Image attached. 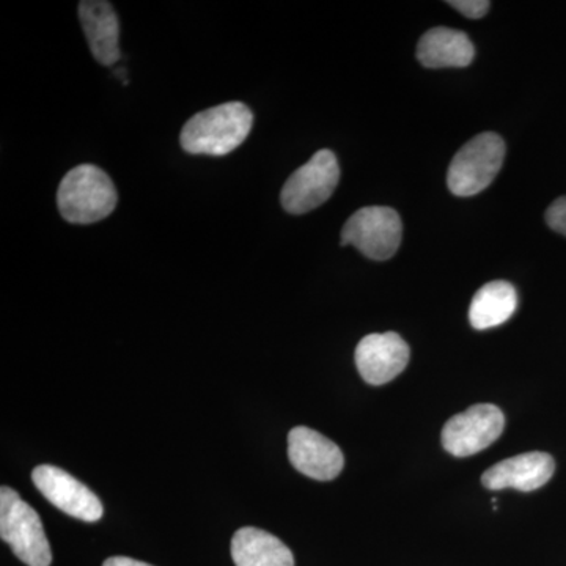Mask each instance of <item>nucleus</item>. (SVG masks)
I'll use <instances>...</instances> for the list:
<instances>
[{
	"mask_svg": "<svg viewBox=\"0 0 566 566\" xmlns=\"http://www.w3.org/2000/svg\"><path fill=\"white\" fill-rule=\"evenodd\" d=\"M0 536L25 565H51V546L39 513L9 486L0 488Z\"/></svg>",
	"mask_w": 566,
	"mask_h": 566,
	"instance_id": "nucleus-3",
	"label": "nucleus"
},
{
	"mask_svg": "<svg viewBox=\"0 0 566 566\" xmlns=\"http://www.w3.org/2000/svg\"><path fill=\"white\" fill-rule=\"evenodd\" d=\"M505 142L495 133H482L468 142L457 153L447 186L458 197H472L485 191L501 172L505 159Z\"/></svg>",
	"mask_w": 566,
	"mask_h": 566,
	"instance_id": "nucleus-4",
	"label": "nucleus"
},
{
	"mask_svg": "<svg viewBox=\"0 0 566 566\" xmlns=\"http://www.w3.org/2000/svg\"><path fill=\"white\" fill-rule=\"evenodd\" d=\"M475 50L464 32L434 28L417 44V59L427 69H463L474 61Z\"/></svg>",
	"mask_w": 566,
	"mask_h": 566,
	"instance_id": "nucleus-13",
	"label": "nucleus"
},
{
	"mask_svg": "<svg viewBox=\"0 0 566 566\" xmlns=\"http://www.w3.org/2000/svg\"><path fill=\"white\" fill-rule=\"evenodd\" d=\"M80 20L93 57L106 66L120 61V24L111 3L84 0L80 3Z\"/></svg>",
	"mask_w": 566,
	"mask_h": 566,
	"instance_id": "nucleus-12",
	"label": "nucleus"
},
{
	"mask_svg": "<svg viewBox=\"0 0 566 566\" xmlns=\"http://www.w3.org/2000/svg\"><path fill=\"white\" fill-rule=\"evenodd\" d=\"M252 123V112L243 103H226L199 112L182 128V150L191 155H229L248 139Z\"/></svg>",
	"mask_w": 566,
	"mask_h": 566,
	"instance_id": "nucleus-1",
	"label": "nucleus"
},
{
	"mask_svg": "<svg viewBox=\"0 0 566 566\" xmlns=\"http://www.w3.org/2000/svg\"><path fill=\"white\" fill-rule=\"evenodd\" d=\"M32 480L44 499L66 515L96 523L103 517V504L84 483L57 465L43 464L33 469Z\"/></svg>",
	"mask_w": 566,
	"mask_h": 566,
	"instance_id": "nucleus-8",
	"label": "nucleus"
},
{
	"mask_svg": "<svg viewBox=\"0 0 566 566\" xmlns=\"http://www.w3.org/2000/svg\"><path fill=\"white\" fill-rule=\"evenodd\" d=\"M338 180L340 167L334 153L319 150L286 180L281 193L282 207L290 214H305L315 210L329 200Z\"/></svg>",
	"mask_w": 566,
	"mask_h": 566,
	"instance_id": "nucleus-6",
	"label": "nucleus"
},
{
	"mask_svg": "<svg viewBox=\"0 0 566 566\" xmlns=\"http://www.w3.org/2000/svg\"><path fill=\"white\" fill-rule=\"evenodd\" d=\"M504 427V412L497 406L475 405L444 424L442 446L453 457L475 455L494 444Z\"/></svg>",
	"mask_w": 566,
	"mask_h": 566,
	"instance_id": "nucleus-7",
	"label": "nucleus"
},
{
	"mask_svg": "<svg viewBox=\"0 0 566 566\" xmlns=\"http://www.w3.org/2000/svg\"><path fill=\"white\" fill-rule=\"evenodd\" d=\"M546 223L554 232L566 237V196L558 197L546 211Z\"/></svg>",
	"mask_w": 566,
	"mask_h": 566,
	"instance_id": "nucleus-17",
	"label": "nucleus"
},
{
	"mask_svg": "<svg viewBox=\"0 0 566 566\" xmlns=\"http://www.w3.org/2000/svg\"><path fill=\"white\" fill-rule=\"evenodd\" d=\"M232 557L237 566H294L292 551L256 527H243L233 535Z\"/></svg>",
	"mask_w": 566,
	"mask_h": 566,
	"instance_id": "nucleus-14",
	"label": "nucleus"
},
{
	"mask_svg": "<svg viewBox=\"0 0 566 566\" xmlns=\"http://www.w3.org/2000/svg\"><path fill=\"white\" fill-rule=\"evenodd\" d=\"M57 205L66 222L103 221L117 207V189L109 175L92 164L74 167L59 186Z\"/></svg>",
	"mask_w": 566,
	"mask_h": 566,
	"instance_id": "nucleus-2",
	"label": "nucleus"
},
{
	"mask_svg": "<svg viewBox=\"0 0 566 566\" xmlns=\"http://www.w3.org/2000/svg\"><path fill=\"white\" fill-rule=\"evenodd\" d=\"M517 307L515 286L505 281L483 285L472 297L469 319L476 331H486L509 322Z\"/></svg>",
	"mask_w": 566,
	"mask_h": 566,
	"instance_id": "nucleus-15",
	"label": "nucleus"
},
{
	"mask_svg": "<svg viewBox=\"0 0 566 566\" xmlns=\"http://www.w3.org/2000/svg\"><path fill=\"white\" fill-rule=\"evenodd\" d=\"M554 471H556V463L549 453H523V455L506 458L488 469L482 475V483L491 491L513 488V490L528 493L545 486L553 479Z\"/></svg>",
	"mask_w": 566,
	"mask_h": 566,
	"instance_id": "nucleus-11",
	"label": "nucleus"
},
{
	"mask_svg": "<svg viewBox=\"0 0 566 566\" xmlns=\"http://www.w3.org/2000/svg\"><path fill=\"white\" fill-rule=\"evenodd\" d=\"M103 566H153L145 564V562L134 560L129 557H111L104 562Z\"/></svg>",
	"mask_w": 566,
	"mask_h": 566,
	"instance_id": "nucleus-18",
	"label": "nucleus"
},
{
	"mask_svg": "<svg viewBox=\"0 0 566 566\" xmlns=\"http://www.w3.org/2000/svg\"><path fill=\"white\" fill-rule=\"evenodd\" d=\"M400 216L389 207H365L354 212L342 230V245H354L368 259H392L401 244Z\"/></svg>",
	"mask_w": 566,
	"mask_h": 566,
	"instance_id": "nucleus-5",
	"label": "nucleus"
},
{
	"mask_svg": "<svg viewBox=\"0 0 566 566\" xmlns=\"http://www.w3.org/2000/svg\"><path fill=\"white\" fill-rule=\"evenodd\" d=\"M409 356V346L400 335L370 334L357 345V370L368 385H387L405 370Z\"/></svg>",
	"mask_w": 566,
	"mask_h": 566,
	"instance_id": "nucleus-10",
	"label": "nucleus"
},
{
	"mask_svg": "<svg viewBox=\"0 0 566 566\" xmlns=\"http://www.w3.org/2000/svg\"><path fill=\"white\" fill-rule=\"evenodd\" d=\"M447 3L471 20H480L485 17L491 7V2L488 0H450Z\"/></svg>",
	"mask_w": 566,
	"mask_h": 566,
	"instance_id": "nucleus-16",
	"label": "nucleus"
},
{
	"mask_svg": "<svg viewBox=\"0 0 566 566\" xmlns=\"http://www.w3.org/2000/svg\"><path fill=\"white\" fill-rule=\"evenodd\" d=\"M289 458L301 474L329 482L337 479L345 458L337 444L307 427H296L289 434Z\"/></svg>",
	"mask_w": 566,
	"mask_h": 566,
	"instance_id": "nucleus-9",
	"label": "nucleus"
}]
</instances>
